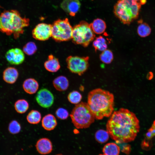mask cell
Listing matches in <instances>:
<instances>
[{
  "label": "cell",
  "mask_w": 155,
  "mask_h": 155,
  "mask_svg": "<svg viewBox=\"0 0 155 155\" xmlns=\"http://www.w3.org/2000/svg\"><path fill=\"white\" fill-rule=\"evenodd\" d=\"M73 28L68 19H58L52 24V37L58 42L67 41L72 39Z\"/></svg>",
  "instance_id": "obj_7"
},
{
  "label": "cell",
  "mask_w": 155,
  "mask_h": 155,
  "mask_svg": "<svg viewBox=\"0 0 155 155\" xmlns=\"http://www.w3.org/2000/svg\"><path fill=\"white\" fill-rule=\"evenodd\" d=\"M95 136L96 140L98 142L100 143H103L106 142L108 140L109 135L107 131L100 129L96 131Z\"/></svg>",
  "instance_id": "obj_25"
},
{
  "label": "cell",
  "mask_w": 155,
  "mask_h": 155,
  "mask_svg": "<svg viewBox=\"0 0 155 155\" xmlns=\"http://www.w3.org/2000/svg\"><path fill=\"white\" fill-rule=\"evenodd\" d=\"M55 115L58 119L61 120H65L68 117L69 113L66 109L61 107L56 110Z\"/></svg>",
  "instance_id": "obj_30"
},
{
  "label": "cell",
  "mask_w": 155,
  "mask_h": 155,
  "mask_svg": "<svg viewBox=\"0 0 155 155\" xmlns=\"http://www.w3.org/2000/svg\"><path fill=\"white\" fill-rule=\"evenodd\" d=\"M81 3L79 0H63L61 8L70 16H74L79 11Z\"/></svg>",
  "instance_id": "obj_12"
},
{
  "label": "cell",
  "mask_w": 155,
  "mask_h": 155,
  "mask_svg": "<svg viewBox=\"0 0 155 155\" xmlns=\"http://www.w3.org/2000/svg\"><path fill=\"white\" fill-rule=\"evenodd\" d=\"M99 155H105L104 154H100Z\"/></svg>",
  "instance_id": "obj_35"
},
{
  "label": "cell",
  "mask_w": 155,
  "mask_h": 155,
  "mask_svg": "<svg viewBox=\"0 0 155 155\" xmlns=\"http://www.w3.org/2000/svg\"><path fill=\"white\" fill-rule=\"evenodd\" d=\"M33 38L40 41H45L52 36V25L45 23L38 24L33 30Z\"/></svg>",
  "instance_id": "obj_9"
},
{
  "label": "cell",
  "mask_w": 155,
  "mask_h": 155,
  "mask_svg": "<svg viewBox=\"0 0 155 155\" xmlns=\"http://www.w3.org/2000/svg\"><path fill=\"white\" fill-rule=\"evenodd\" d=\"M141 5L134 0H119L114 6V12L122 23L129 24L138 18Z\"/></svg>",
  "instance_id": "obj_4"
},
{
  "label": "cell",
  "mask_w": 155,
  "mask_h": 155,
  "mask_svg": "<svg viewBox=\"0 0 155 155\" xmlns=\"http://www.w3.org/2000/svg\"><path fill=\"white\" fill-rule=\"evenodd\" d=\"M130 147L129 146L125 145L123 146V147L122 148V151L125 153L128 154L130 151Z\"/></svg>",
  "instance_id": "obj_31"
},
{
  "label": "cell",
  "mask_w": 155,
  "mask_h": 155,
  "mask_svg": "<svg viewBox=\"0 0 155 155\" xmlns=\"http://www.w3.org/2000/svg\"><path fill=\"white\" fill-rule=\"evenodd\" d=\"M53 84L55 89L59 91H65L69 86L68 79L63 75H60L55 78L53 81Z\"/></svg>",
  "instance_id": "obj_18"
},
{
  "label": "cell",
  "mask_w": 155,
  "mask_h": 155,
  "mask_svg": "<svg viewBox=\"0 0 155 155\" xmlns=\"http://www.w3.org/2000/svg\"><path fill=\"white\" fill-rule=\"evenodd\" d=\"M35 146L38 153L42 155L49 154L53 150L52 142L49 139L46 138H42L38 140Z\"/></svg>",
  "instance_id": "obj_13"
},
{
  "label": "cell",
  "mask_w": 155,
  "mask_h": 155,
  "mask_svg": "<svg viewBox=\"0 0 155 155\" xmlns=\"http://www.w3.org/2000/svg\"><path fill=\"white\" fill-rule=\"evenodd\" d=\"M57 124L55 117L51 114L44 116L41 121L42 127L45 130L49 131L53 130L56 127Z\"/></svg>",
  "instance_id": "obj_16"
},
{
  "label": "cell",
  "mask_w": 155,
  "mask_h": 155,
  "mask_svg": "<svg viewBox=\"0 0 155 155\" xmlns=\"http://www.w3.org/2000/svg\"><path fill=\"white\" fill-rule=\"evenodd\" d=\"M140 128L139 120L135 114L123 108L114 111L106 124L109 136L118 143L134 140Z\"/></svg>",
  "instance_id": "obj_1"
},
{
  "label": "cell",
  "mask_w": 155,
  "mask_h": 155,
  "mask_svg": "<svg viewBox=\"0 0 155 155\" xmlns=\"http://www.w3.org/2000/svg\"><path fill=\"white\" fill-rule=\"evenodd\" d=\"M89 57L69 56L66 59L67 67L72 73L82 75L88 69Z\"/></svg>",
  "instance_id": "obj_8"
},
{
  "label": "cell",
  "mask_w": 155,
  "mask_h": 155,
  "mask_svg": "<svg viewBox=\"0 0 155 155\" xmlns=\"http://www.w3.org/2000/svg\"><path fill=\"white\" fill-rule=\"evenodd\" d=\"M93 46L96 51L98 50L103 51L107 48V41L103 36H100L96 38L94 40Z\"/></svg>",
  "instance_id": "obj_21"
},
{
  "label": "cell",
  "mask_w": 155,
  "mask_h": 155,
  "mask_svg": "<svg viewBox=\"0 0 155 155\" xmlns=\"http://www.w3.org/2000/svg\"><path fill=\"white\" fill-rule=\"evenodd\" d=\"M95 36L90 24L85 21H81L73 28L71 39L75 44L86 47L94 40Z\"/></svg>",
  "instance_id": "obj_6"
},
{
  "label": "cell",
  "mask_w": 155,
  "mask_h": 155,
  "mask_svg": "<svg viewBox=\"0 0 155 155\" xmlns=\"http://www.w3.org/2000/svg\"><path fill=\"white\" fill-rule=\"evenodd\" d=\"M70 116L73 125L78 129L89 127L95 119L87 103L83 102L75 105Z\"/></svg>",
  "instance_id": "obj_5"
},
{
  "label": "cell",
  "mask_w": 155,
  "mask_h": 155,
  "mask_svg": "<svg viewBox=\"0 0 155 155\" xmlns=\"http://www.w3.org/2000/svg\"><path fill=\"white\" fill-rule=\"evenodd\" d=\"M16 111L20 114L25 113L29 108V104L27 101L25 99H21L17 100L14 104Z\"/></svg>",
  "instance_id": "obj_23"
},
{
  "label": "cell",
  "mask_w": 155,
  "mask_h": 155,
  "mask_svg": "<svg viewBox=\"0 0 155 155\" xmlns=\"http://www.w3.org/2000/svg\"><path fill=\"white\" fill-rule=\"evenodd\" d=\"M56 155H62L61 154H57Z\"/></svg>",
  "instance_id": "obj_34"
},
{
  "label": "cell",
  "mask_w": 155,
  "mask_h": 155,
  "mask_svg": "<svg viewBox=\"0 0 155 155\" xmlns=\"http://www.w3.org/2000/svg\"><path fill=\"white\" fill-rule=\"evenodd\" d=\"M135 1H136L137 2H140V1H141V0H134Z\"/></svg>",
  "instance_id": "obj_33"
},
{
  "label": "cell",
  "mask_w": 155,
  "mask_h": 155,
  "mask_svg": "<svg viewBox=\"0 0 155 155\" xmlns=\"http://www.w3.org/2000/svg\"><path fill=\"white\" fill-rule=\"evenodd\" d=\"M5 58L8 62L13 65H19L24 61L25 56L24 52L18 48L10 49L6 53Z\"/></svg>",
  "instance_id": "obj_11"
},
{
  "label": "cell",
  "mask_w": 155,
  "mask_h": 155,
  "mask_svg": "<svg viewBox=\"0 0 155 155\" xmlns=\"http://www.w3.org/2000/svg\"><path fill=\"white\" fill-rule=\"evenodd\" d=\"M140 24L137 28V33L139 35L143 37H146L150 34L151 29L148 24L145 23H142L140 21Z\"/></svg>",
  "instance_id": "obj_24"
},
{
  "label": "cell",
  "mask_w": 155,
  "mask_h": 155,
  "mask_svg": "<svg viewBox=\"0 0 155 155\" xmlns=\"http://www.w3.org/2000/svg\"><path fill=\"white\" fill-rule=\"evenodd\" d=\"M102 52L100 55V60L104 63H110L113 61L114 58L112 51L110 50L106 49Z\"/></svg>",
  "instance_id": "obj_26"
},
{
  "label": "cell",
  "mask_w": 155,
  "mask_h": 155,
  "mask_svg": "<svg viewBox=\"0 0 155 155\" xmlns=\"http://www.w3.org/2000/svg\"><path fill=\"white\" fill-rule=\"evenodd\" d=\"M90 24L92 30L96 34H100L103 33L106 28L105 22L101 19H95Z\"/></svg>",
  "instance_id": "obj_19"
},
{
  "label": "cell",
  "mask_w": 155,
  "mask_h": 155,
  "mask_svg": "<svg viewBox=\"0 0 155 155\" xmlns=\"http://www.w3.org/2000/svg\"><path fill=\"white\" fill-rule=\"evenodd\" d=\"M37 103L41 107L49 108L53 103L54 98L51 92L46 88L41 89L37 92L36 96Z\"/></svg>",
  "instance_id": "obj_10"
},
{
  "label": "cell",
  "mask_w": 155,
  "mask_h": 155,
  "mask_svg": "<svg viewBox=\"0 0 155 155\" xmlns=\"http://www.w3.org/2000/svg\"><path fill=\"white\" fill-rule=\"evenodd\" d=\"M120 148L116 144L110 143L106 144L103 148V152L105 155H119Z\"/></svg>",
  "instance_id": "obj_20"
},
{
  "label": "cell",
  "mask_w": 155,
  "mask_h": 155,
  "mask_svg": "<svg viewBox=\"0 0 155 155\" xmlns=\"http://www.w3.org/2000/svg\"><path fill=\"white\" fill-rule=\"evenodd\" d=\"M153 73L152 72H149L147 75V78L148 79H151L153 77Z\"/></svg>",
  "instance_id": "obj_32"
},
{
  "label": "cell",
  "mask_w": 155,
  "mask_h": 155,
  "mask_svg": "<svg viewBox=\"0 0 155 155\" xmlns=\"http://www.w3.org/2000/svg\"><path fill=\"white\" fill-rule=\"evenodd\" d=\"M21 129L20 124L16 120H13L9 123L8 130L9 132L12 134L18 133Z\"/></svg>",
  "instance_id": "obj_29"
},
{
  "label": "cell",
  "mask_w": 155,
  "mask_h": 155,
  "mask_svg": "<svg viewBox=\"0 0 155 155\" xmlns=\"http://www.w3.org/2000/svg\"><path fill=\"white\" fill-rule=\"evenodd\" d=\"M41 115L40 113L36 110L31 111L27 115L26 119L28 122L32 124L38 123L40 121Z\"/></svg>",
  "instance_id": "obj_22"
},
{
  "label": "cell",
  "mask_w": 155,
  "mask_h": 155,
  "mask_svg": "<svg viewBox=\"0 0 155 155\" xmlns=\"http://www.w3.org/2000/svg\"><path fill=\"white\" fill-rule=\"evenodd\" d=\"M19 75L18 70L16 68L9 67L6 68L3 73V78L6 82L13 84L15 82Z\"/></svg>",
  "instance_id": "obj_14"
},
{
  "label": "cell",
  "mask_w": 155,
  "mask_h": 155,
  "mask_svg": "<svg viewBox=\"0 0 155 155\" xmlns=\"http://www.w3.org/2000/svg\"><path fill=\"white\" fill-rule=\"evenodd\" d=\"M114 100L113 94L98 88L89 93L87 104L95 119L101 120L111 115L114 109Z\"/></svg>",
  "instance_id": "obj_2"
},
{
  "label": "cell",
  "mask_w": 155,
  "mask_h": 155,
  "mask_svg": "<svg viewBox=\"0 0 155 155\" xmlns=\"http://www.w3.org/2000/svg\"><path fill=\"white\" fill-rule=\"evenodd\" d=\"M24 91L27 93L32 94H35L39 88V84L35 79L29 78L26 79L23 84Z\"/></svg>",
  "instance_id": "obj_17"
},
{
  "label": "cell",
  "mask_w": 155,
  "mask_h": 155,
  "mask_svg": "<svg viewBox=\"0 0 155 155\" xmlns=\"http://www.w3.org/2000/svg\"><path fill=\"white\" fill-rule=\"evenodd\" d=\"M29 19L21 16L16 10H5L0 14V31L15 38L23 34L24 29L29 25Z\"/></svg>",
  "instance_id": "obj_3"
},
{
  "label": "cell",
  "mask_w": 155,
  "mask_h": 155,
  "mask_svg": "<svg viewBox=\"0 0 155 155\" xmlns=\"http://www.w3.org/2000/svg\"><path fill=\"white\" fill-rule=\"evenodd\" d=\"M44 66L47 70L51 72L57 71L60 68L58 59L52 54L49 55L47 60L44 63Z\"/></svg>",
  "instance_id": "obj_15"
},
{
  "label": "cell",
  "mask_w": 155,
  "mask_h": 155,
  "mask_svg": "<svg viewBox=\"0 0 155 155\" xmlns=\"http://www.w3.org/2000/svg\"><path fill=\"white\" fill-rule=\"evenodd\" d=\"M81 94L77 91H73L70 92L67 96L68 101L73 104H77L82 99Z\"/></svg>",
  "instance_id": "obj_27"
},
{
  "label": "cell",
  "mask_w": 155,
  "mask_h": 155,
  "mask_svg": "<svg viewBox=\"0 0 155 155\" xmlns=\"http://www.w3.org/2000/svg\"><path fill=\"white\" fill-rule=\"evenodd\" d=\"M37 50V47L35 43L33 42H29L24 46L23 51L26 54L31 55L34 54Z\"/></svg>",
  "instance_id": "obj_28"
}]
</instances>
